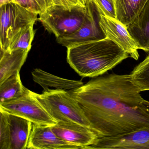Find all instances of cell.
<instances>
[{
	"label": "cell",
	"mask_w": 149,
	"mask_h": 149,
	"mask_svg": "<svg viewBox=\"0 0 149 149\" xmlns=\"http://www.w3.org/2000/svg\"><path fill=\"white\" fill-rule=\"evenodd\" d=\"M148 0H114L116 19L127 27L143 8Z\"/></svg>",
	"instance_id": "cell-16"
},
{
	"label": "cell",
	"mask_w": 149,
	"mask_h": 149,
	"mask_svg": "<svg viewBox=\"0 0 149 149\" xmlns=\"http://www.w3.org/2000/svg\"><path fill=\"white\" fill-rule=\"evenodd\" d=\"M88 0H85V1H86V2H87V1H88Z\"/></svg>",
	"instance_id": "cell-26"
},
{
	"label": "cell",
	"mask_w": 149,
	"mask_h": 149,
	"mask_svg": "<svg viewBox=\"0 0 149 149\" xmlns=\"http://www.w3.org/2000/svg\"><path fill=\"white\" fill-rule=\"evenodd\" d=\"M102 75L69 91L82 109L91 129L101 137L149 128V108L130 75Z\"/></svg>",
	"instance_id": "cell-1"
},
{
	"label": "cell",
	"mask_w": 149,
	"mask_h": 149,
	"mask_svg": "<svg viewBox=\"0 0 149 149\" xmlns=\"http://www.w3.org/2000/svg\"><path fill=\"white\" fill-rule=\"evenodd\" d=\"M0 149H11V130L7 113L0 110Z\"/></svg>",
	"instance_id": "cell-20"
},
{
	"label": "cell",
	"mask_w": 149,
	"mask_h": 149,
	"mask_svg": "<svg viewBox=\"0 0 149 149\" xmlns=\"http://www.w3.org/2000/svg\"><path fill=\"white\" fill-rule=\"evenodd\" d=\"M67 49L68 63L83 77L102 75L130 57L120 46L107 38Z\"/></svg>",
	"instance_id": "cell-2"
},
{
	"label": "cell",
	"mask_w": 149,
	"mask_h": 149,
	"mask_svg": "<svg viewBox=\"0 0 149 149\" xmlns=\"http://www.w3.org/2000/svg\"><path fill=\"white\" fill-rule=\"evenodd\" d=\"M34 81L43 88L49 89L63 90L70 91L83 85L81 81L69 80L52 74L40 69H35L32 72Z\"/></svg>",
	"instance_id": "cell-15"
},
{
	"label": "cell",
	"mask_w": 149,
	"mask_h": 149,
	"mask_svg": "<svg viewBox=\"0 0 149 149\" xmlns=\"http://www.w3.org/2000/svg\"><path fill=\"white\" fill-rule=\"evenodd\" d=\"M34 24H29L21 32L12 42L8 50L22 49L30 51L35 34L33 29Z\"/></svg>",
	"instance_id": "cell-19"
},
{
	"label": "cell",
	"mask_w": 149,
	"mask_h": 149,
	"mask_svg": "<svg viewBox=\"0 0 149 149\" xmlns=\"http://www.w3.org/2000/svg\"><path fill=\"white\" fill-rule=\"evenodd\" d=\"M51 127L60 138L82 149L94 144L98 137L89 127L73 122H57Z\"/></svg>",
	"instance_id": "cell-9"
},
{
	"label": "cell",
	"mask_w": 149,
	"mask_h": 149,
	"mask_svg": "<svg viewBox=\"0 0 149 149\" xmlns=\"http://www.w3.org/2000/svg\"><path fill=\"white\" fill-rule=\"evenodd\" d=\"M130 75L132 81L141 92L149 91V54L134 68Z\"/></svg>",
	"instance_id": "cell-18"
},
{
	"label": "cell",
	"mask_w": 149,
	"mask_h": 149,
	"mask_svg": "<svg viewBox=\"0 0 149 149\" xmlns=\"http://www.w3.org/2000/svg\"><path fill=\"white\" fill-rule=\"evenodd\" d=\"M31 94L56 122H73L91 128L82 109L69 91L49 89L39 94Z\"/></svg>",
	"instance_id": "cell-3"
},
{
	"label": "cell",
	"mask_w": 149,
	"mask_h": 149,
	"mask_svg": "<svg viewBox=\"0 0 149 149\" xmlns=\"http://www.w3.org/2000/svg\"><path fill=\"white\" fill-rule=\"evenodd\" d=\"M1 51L8 50L12 42L25 27L35 23L39 14L14 2L0 6Z\"/></svg>",
	"instance_id": "cell-5"
},
{
	"label": "cell",
	"mask_w": 149,
	"mask_h": 149,
	"mask_svg": "<svg viewBox=\"0 0 149 149\" xmlns=\"http://www.w3.org/2000/svg\"><path fill=\"white\" fill-rule=\"evenodd\" d=\"M29 52L22 49L1 51L0 84L20 72L26 61Z\"/></svg>",
	"instance_id": "cell-14"
},
{
	"label": "cell",
	"mask_w": 149,
	"mask_h": 149,
	"mask_svg": "<svg viewBox=\"0 0 149 149\" xmlns=\"http://www.w3.org/2000/svg\"><path fill=\"white\" fill-rule=\"evenodd\" d=\"M27 149H82L62 139L52 130L51 126L33 123Z\"/></svg>",
	"instance_id": "cell-11"
},
{
	"label": "cell",
	"mask_w": 149,
	"mask_h": 149,
	"mask_svg": "<svg viewBox=\"0 0 149 149\" xmlns=\"http://www.w3.org/2000/svg\"><path fill=\"white\" fill-rule=\"evenodd\" d=\"M0 110L39 125L51 126L57 123L28 89L20 97L0 103Z\"/></svg>",
	"instance_id": "cell-7"
},
{
	"label": "cell",
	"mask_w": 149,
	"mask_h": 149,
	"mask_svg": "<svg viewBox=\"0 0 149 149\" xmlns=\"http://www.w3.org/2000/svg\"><path fill=\"white\" fill-rule=\"evenodd\" d=\"M102 14L106 17L116 19L114 0H95Z\"/></svg>",
	"instance_id": "cell-22"
},
{
	"label": "cell",
	"mask_w": 149,
	"mask_h": 149,
	"mask_svg": "<svg viewBox=\"0 0 149 149\" xmlns=\"http://www.w3.org/2000/svg\"><path fill=\"white\" fill-rule=\"evenodd\" d=\"M27 89L22 82L19 72L16 73L0 84V103L20 97Z\"/></svg>",
	"instance_id": "cell-17"
},
{
	"label": "cell",
	"mask_w": 149,
	"mask_h": 149,
	"mask_svg": "<svg viewBox=\"0 0 149 149\" xmlns=\"http://www.w3.org/2000/svg\"><path fill=\"white\" fill-rule=\"evenodd\" d=\"M54 5L65 6H80L85 7L86 2L85 0H51Z\"/></svg>",
	"instance_id": "cell-23"
},
{
	"label": "cell",
	"mask_w": 149,
	"mask_h": 149,
	"mask_svg": "<svg viewBox=\"0 0 149 149\" xmlns=\"http://www.w3.org/2000/svg\"><path fill=\"white\" fill-rule=\"evenodd\" d=\"M6 113L11 130V149H27L33 123L23 118Z\"/></svg>",
	"instance_id": "cell-13"
},
{
	"label": "cell",
	"mask_w": 149,
	"mask_h": 149,
	"mask_svg": "<svg viewBox=\"0 0 149 149\" xmlns=\"http://www.w3.org/2000/svg\"><path fill=\"white\" fill-rule=\"evenodd\" d=\"M100 23L106 38L120 46L130 55V57L136 61L138 60V48L125 26L116 19L109 18L102 14Z\"/></svg>",
	"instance_id": "cell-10"
},
{
	"label": "cell",
	"mask_w": 149,
	"mask_h": 149,
	"mask_svg": "<svg viewBox=\"0 0 149 149\" xmlns=\"http://www.w3.org/2000/svg\"><path fill=\"white\" fill-rule=\"evenodd\" d=\"M24 8L40 15L54 5L51 0H13Z\"/></svg>",
	"instance_id": "cell-21"
},
{
	"label": "cell",
	"mask_w": 149,
	"mask_h": 149,
	"mask_svg": "<svg viewBox=\"0 0 149 149\" xmlns=\"http://www.w3.org/2000/svg\"><path fill=\"white\" fill-rule=\"evenodd\" d=\"M87 16L81 27L73 34L56 38L59 44L67 48L79 44L101 40L106 36L101 26V13L95 0L86 2Z\"/></svg>",
	"instance_id": "cell-6"
},
{
	"label": "cell",
	"mask_w": 149,
	"mask_h": 149,
	"mask_svg": "<svg viewBox=\"0 0 149 149\" xmlns=\"http://www.w3.org/2000/svg\"><path fill=\"white\" fill-rule=\"evenodd\" d=\"M12 2H14L13 0H0V6Z\"/></svg>",
	"instance_id": "cell-24"
},
{
	"label": "cell",
	"mask_w": 149,
	"mask_h": 149,
	"mask_svg": "<svg viewBox=\"0 0 149 149\" xmlns=\"http://www.w3.org/2000/svg\"><path fill=\"white\" fill-rule=\"evenodd\" d=\"M144 104L149 108V101H146V100H144Z\"/></svg>",
	"instance_id": "cell-25"
},
{
	"label": "cell",
	"mask_w": 149,
	"mask_h": 149,
	"mask_svg": "<svg viewBox=\"0 0 149 149\" xmlns=\"http://www.w3.org/2000/svg\"><path fill=\"white\" fill-rule=\"evenodd\" d=\"M39 20L49 33L56 38L73 34L82 26L87 16V8L80 6L53 5L42 14Z\"/></svg>",
	"instance_id": "cell-4"
},
{
	"label": "cell",
	"mask_w": 149,
	"mask_h": 149,
	"mask_svg": "<svg viewBox=\"0 0 149 149\" xmlns=\"http://www.w3.org/2000/svg\"><path fill=\"white\" fill-rule=\"evenodd\" d=\"M126 28L139 49L149 53V0Z\"/></svg>",
	"instance_id": "cell-12"
},
{
	"label": "cell",
	"mask_w": 149,
	"mask_h": 149,
	"mask_svg": "<svg viewBox=\"0 0 149 149\" xmlns=\"http://www.w3.org/2000/svg\"><path fill=\"white\" fill-rule=\"evenodd\" d=\"M88 149H149V128L120 136L98 137L96 143Z\"/></svg>",
	"instance_id": "cell-8"
}]
</instances>
